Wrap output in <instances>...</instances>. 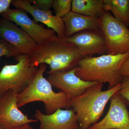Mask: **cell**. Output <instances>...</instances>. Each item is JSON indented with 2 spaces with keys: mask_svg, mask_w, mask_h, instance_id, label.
I'll return each instance as SVG.
<instances>
[{
  "mask_svg": "<svg viewBox=\"0 0 129 129\" xmlns=\"http://www.w3.org/2000/svg\"><path fill=\"white\" fill-rule=\"evenodd\" d=\"M105 11L129 28V0H104Z\"/></svg>",
  "mask_w": 129,
  "mask_h": 129,
  "instance_id": "cell-17",
  "label": "cell"
},
{
  "mask_svg": "<svg viewBox=\"0 0 129 129\" xmlns=\"http://www.w3.org/2000/svg\"><path fill=\"white\" fill-rule=\"evenodd\" d=\"M65 39L76 46L83 58L107 53L106 40L101 29L84 30Z\"/></svg>",
  "mask_w": 129,
  "mask_h": 129,
  "instance_id": "cell-10",
  "label": "cell"
},
{
  "mask_svg": "<svg viewBox=\"0 0 129 129\" xmlns=\"http://www.w3.org/2000/svg\"><path fill=\"white\" fill-rule=\"evenodd\" d=\"M76 67L69 71H59L49 74L47 80L52 86L61 90L72 100L84 93L97 82L85 81L75 74Z\"/></svg>",
  "mask_w": 129,
  "mask_h": 129,
  "instance_id": "cell-9",
  "label": "cell"
},
{
  "mask_svg": "<svg viewBox=\"0 0 129 129\" xmlns=\"http://www.w3.org/2000/svg\"><path fill=\"white\" fill-rule=\"evenodd\" d=\"M0 129H5L0 125Z\"/></svg>",
  "mask_w": 129,
  "mask_h": 129,
  "instance_id": "cell-25",
  "label": "cell"
},
{
  "mask_svg": "<svg viewBox=\"0 0 129 129\" xmlns=\"http://www.w3.org/2000/svg\"><path fill=\"white\" fill-rule=\"evenodd\" d=\"M72 11L86 16L100 17L105 12L104 0H72Z\"/></svg>",
  "mask_w": 129,
  "mask_h": 129,
  "instance_id": "cell-16",
  "label": "cell"
},
{
  "mask_svg": "<svg viewBox=\"0 0 129 129\" xmlns=\"http://www.w3.org/2000/svg\"><path fill=\"white\" fill-rule=\"evenodd\" d=\"M101 29L107 45V54L120 55L129 52V29L105 11L100 17Z\"/></svg>",
  "mask_w": 129,
  "mask_h": 129,
  "instance_id": "cell-6",
  "label": "cell"
},
{
  "mask_svg": "<svg viewBox=\"0 0 129 129\" xmlns=\"http://www.w3.org/2000/svg\"><path fill=\"white\" fill-rule=\"evenodd\" d=\"M17 95L10 90L0 98V125L5 129H17L39 121L29 118L19 109Z\"/></svg>",
  "mask_w": 129,
  "mask_h": 129,
  "instance_id": "cell-7",
  "label": "cell"
},
{
  "mask_svg": "<svg viewBox=\"0 0 129 129\" xmlns=\"http://www.w3.org/2000/svg\"><path fill=\"white\" fill-rule=\"evenodd\" d=\"M17 129H35L30 126L29 124L25 125Z\"/></svg>",
  "mask_w": 129,
  "mask_h": 129,
  "instance_id": "cell-24",
  "label": "cell"
},
{
  "mask_svg": "<svg viewBox=\"0 0 129 129\" xmlns=\"http://www.w3.org/2000/svg\"><path fill=\"white\" fill-rule=\"evenodd\" d=\"M118 91L111 98L110 107L106 116L89 129H129V112L127 108L129 102Z\"/></svg>",
  "mask_w": 129,
  "mask_h": 129,
  "instance_id": "cell-8",
  "label": "cell"
},
{
  "mask_svg": "<svg viewBox=\"0 0 129 129\" xmlns=\"http://www.w3.org/2000/svg\"><path fill=\"white\" fill-rule=\"evenodd\" d=\"M12 2V0H0V14L9 9Z\"/></svg>",
  "mask_w": 129,
  "mask_h": 129,
  "instance_id": "cell-22",
  "label": "cell"
},
{
  "mask_svg": "<svg viewBox=\"0 0 129 129\" xmlns=\"http://www.w3.org/2000/svg\"><path fill=\"white\" fill-rule=\"evenodd\" d=\"M2 17L14 23L39 44L47 38L56 35L55 32L50 28H46L29 17L26 12L18 8H9L1 14Z\"/></svg>",
  "mask_w": 129,
  "mask_h": 129,
  "instance_id": "cell-11",
  "label": "cell"
},
{
  "mask_svg": "<svg viewBox=\"0 0 129 129\" xmlns=\"http://www.w3.org/2000/svg\"><path fill=\"white\" fill-rule=\"evenodd\" d=\"M29 56L32 67H38L41 63L48 64L50 70L47 72L48 74L71 70L83 58L74 45L56 35L37 44Z\"/></svg>",
  "mask_w": 129,
  "mask_h": 129,
  "instance_id": "cell-1",
  "label": "cell"
},
{
  "mask_svg": "<svg viewBox=\"0 0 129 129\" xmlns=\"http://www.w3.org/2000/svg\"><path fill=\"white\" fill-rule=\"evenodd\" d=\"M120 84L121 88L119 91V93L126 99L129 103V76H123Z\"/></svg>",
  "mask_w": 129,
  "mask_h": 129,
  "instance_id": "cell-21",
  "label": "cell"
},
{
  "mask_svg": "<svg viewBox=\"0 0 129 129\" xmlns=\"http://www.w3.org/2000/svg\"></svg>",
  "mask_w": 129,
  "mask_h": 129,
  "instance_id": "cell-26",
  "label": "cell"
},
{
  "mask_svg": "<svg viewBox=\"0 0 129 129\" xmlns=\"http://www.w3.org/2000/svg\"><path fill=\"white\" fill-rule=\"evenodd\" d=\"M129 57V52L83 58L76 67L75 74L85 81L108 83L109 89L121 84L123 76L120 68Z\"/></svg>",
  "mask_w": 129,
  "mask_h": 129,
  "instance_id": "cell-2",
  "label": "cell"
},
{
  "mask_svg": "<svg viewBox=\"0 0 129 129\" xmlns=\"http://www.w3.org/2000/svg\"><path fill=\"white\" fill-rule=\"evenodd\" d=\"M62 19L64 24L65 38L84 30L101 29L99 18L86 16L71 11Z\"/></svg>",
  "mask_w": 129,
  "mask_h": 129,
  "instance_id": "cell-15",
  "label": "cell"
},
{
  "mask_svg": "<svg viewBox=\"0 0 129 129\" xmlns=\"http://www.w3.org/2000/svg\"><path fill=\"white\" fill-rule=\"evenodd\" d=\"M13 6L30 14L35 22H40L53 29L60 38H65L64 25L62 19L54 16L50 11L39 9L30 3L29 0H13Z\"/></svg>",
  "mask_w": 129,
  "mask_h": 129,
  "instance_id": "cell-14",
  "label": "cell"
},
{
  "mask_svg": "<svg viewBox=\"0 0 129 129\" xmlns=\"http://www.w3.org/2000/svg\"><path fill=\"white\" fill-rule=\"evenodd\" d=\"M103 85L97 83L81 95L70 100L71 108L76 113L80 129H89L98 122L109 101L121 88L119 84L103 90Z\"/></svg>",
  "mask_w": 129,
  "mask_h": 129,
  "instance_id": "cell-3",
  "label": "cell"
},
{
  "mask_svg": "<svg viewBox=\"0 0 129 129\" xmlns=\"http://www.w3.org/2000/svg\"><path fill=\"white\" fill-rule=\"evenodd\" d=\"M72 0H53L52 7L55 16L61 18L68 14L72 10Z\"/></svg>",
  "mask_w": 129,
  "mask_h": 129,
  "instance_id": "cell-18",
  "label": "cell"
},
{
  "mask_svg": "<svg viewBox=\"0 0 129 129\" xmlns=\"http://www.w3.org/2000/svg\"><path fill=\"white\" fill-rule=\"evenodd\" d=\"M45 63L39 65L38 72L28 86L23 91L17 95L19 108L36 101L44 103L47 114H51L59 109H70V100L62 91L55 92L48 80L44 78L46 71Z\"/></svg>",
  "mask_w": 129,
  "mask_h": 129,
  "instance_id": "cell-4",
  "label": "cell"
},
{
  "mask_svg": "<svg viewBox=\"0 0 129 129\" xmlns=\"http://www.w3.org/2000/svg\"><path fill=\"white\" fill-rule=\"evenodd\" d=\"M31 4L39 9L45 11H50L52 7L53 0H29Z\"/></svg>",
  "mask_w": 129,
  "mask_h": 129,
  "instance_id": "cell-20",
  "label": "cell"
},
{
  "mask_svg": "<svg viewBox=\"0 0 129 129\" xmlns=\"http://www.w3.org/2000/svg\"><path fill=\"white\" fill-rule=\"evenodd\" d=\"M20 54H21L14 46L0 38V58L4 56L15 58Z\"/></svg>",
  "mask_w": 129,
  "mask_h": 129,
  "instance_id": "cell-19",
  "label": "cell"
},
{
  "mask_svg": "<svg viewBox=\"0 0 129 129\" xmlns=\"http://www.w3.org/2000/svg\"><path fill=\"white\" fill-rule=\"evenodd\" d=\"M35 117L40 122L39 129H80L76 113L72 108L59 109L51 114L36 109Z\"/></svg>",
  "mask_w": 129,
  "mask_h": 129,
  "instance_id": "cell-13",
  "label": "cell"
},
{
  "mask_svg": "<svg viewBox=\"0 0 129 129\" xmlns=\"http://www.w3.org/2000/svg\"><path fill=\"white\" fill-rule=\"evenodd\" d=\"M120 72L123 76H129V57L122 64Z\"/></svg>",
  "mask_w": 129,
  "mask_h": 129,
  "instance_id": "cell-23",
  "label": "cell"
},
{
  "mask_svg": "<svg viewBox=\"0 0 129 129\" xmlns=\"http://www.w3.org/2000/svg\"><path fill=\"white\" fill-rule=\"evenodd\" d=\"M0 38L14 46L21 54L30 55L37 44L21 28L2 17L0 18Z\"/></svg>",
  "mask_w": 129,
  "mask_h": 129,
  "instance_id": "cell-12",
  "label": "cell"
},
{
  "mask_svg": "<svg viewBox=\"0 0 129 129\" xmlns=\"http://www.w3.org/2000/svg\"><path fill=\"white\" fill-rule=\"evenodd\" d=\"M14 58L16 64H6L0 72V98L10 90L20 94L28 86L39 70L31 66L29 55L20 54Z\"/></svg>",
  "mask_w": 129,
  "mask_h": 129,
  "instance_id": "cell-5",
  "label": "cell"
}]
</instances>
